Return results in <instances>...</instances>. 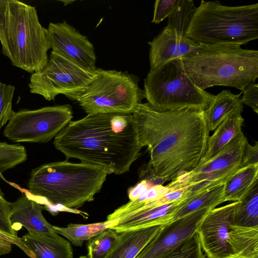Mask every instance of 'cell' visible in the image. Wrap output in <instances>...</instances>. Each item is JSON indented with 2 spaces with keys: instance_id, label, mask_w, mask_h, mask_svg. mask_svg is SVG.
<instances>
[{
  "instance_id": "1",
  "label": "cell",
  "mask_w": 258,
  "mask_h": 258,
  "mask_svg": "<svg viewBox=\"0 0 258 258\" xmlns=\"http://www.w3.org/2000/svg\"><path fill=\"white\" fill-rule=\"evenodd\" d=\"M132 114L140 146L147 147L150 157L140 172L164 183L198 165L205 153L210 133L204 110L159 111L146 102L138 104Z\"/></svg>"
},
{
  "instance_id": "2",
  "label": "cell",
  "mask_w": 258,
  "mask_h": 258,
  "mask_svg": "<svg viewBox=\"0 0 258 258\" xmlns=\"http://www.w3.org/2000/svg\"><path fill=\"white\" fill-rule=\"evenodd\" d=\"M53 144L66 160L78 159L116 175L130 170L142 148L132 113L88 114L71 120L54 138Z\"/></svg>"
},
{
  "instance_id": "3",
  "label": "cell",
  "mask_w": 258,
  "mask_h": 258,
  "mask_svg": "<svg viewBox=\"0 0 258 258\" xmlns=\"http://www.w3.org/2000/svg\"><path fill=\"white\" fill-rule=\"evenodd\" d=\"M108 171L99 166L68 160L50 162L33 169L27 194L52 214L61 206L77 210L94 200Z\"/></svg>"
},
{
  "instance_id": "4",
  "label": "cell",
  "mask_w": 258,
  "mask_h": 258,
  "mask_svg": "<svg viewBox=\"0 0 258 258\" xmlns=\"http://www.w3.org/2000/svg\"><path fill=\"white\" fill-rule=\"evenodd\" d=\"M0 42L12 64L29 73L40 71L47 62V29L39 22L35 7L0 0Z\"/></svg>"
},
{
  "instance_id": "5",
  "label": "cell",
  "mask_w": 258,
  "mask_h": 258,
  "mask_svg": "<svg viewBox=\"0 0 258 258\" xmlns=\"http://www.w3.org/2000/svg\"><path fill=\"white\" fill-rule=\"evenodd\" d=\"M181 57L184 69L199 88L215 86L241 91L258 77V51L231 45H202Z\"/></svg>"
},
{
  "instance_id": "6",
  "label": "cell",
  "mask_w": 258,
  "mask_h": 258,
  "mask_svg": "<svg viewBox=\"0 0 258 258\" xmlns=\"http://www.w3.org/2000/svg\"><path fill=\"white\" fill-rule=\"evenodd\" d=\"M185 36L202 45H245L258 38V4L230 7L202 1Z\"/></svg>"
},
{
  "instance_id": "7",
  "label": "cell",
  "mask_w": 258,
  "mask_h": 258,
  "mask_svg": "<svg viewBox=\"0 0 258 258\" xmlns=\"http://www.w3.org/2000/svg\"><path fill=\"white\" fill-rule=\"evenodd\" d=\"M144 84L147 102L159 111L187 108L205 110L214 96L192 82L184 69L181 57L150 69Z\"/></svg>"
},
{
  "instance_id": "8",
  "label": "cell",
  "mask_w": 258,
  "mask_h": 258,
  "mask_svg": "<svg viewBox=\"0 0 258 258\" xmlns=\"http://www.w3.org/2000/svg\"><path fill=\"white\" fill-rule=\"evenodd\" d=\"M139 79L126 72L98 69L77 101L89 115L132 113L145 98Z\"/></svg>"
},
{
  "instance_id": "9",
  "label": "cell",
  "mask_w": 258,
  "mask_h": 258,
  "mask_svg": "<svg viewBox=\"0 0 258 258\" xmlns=\"http://www.w3.org/2000/svg\"><path fill=\"white\" fill-rule=\"evenodd\" d=\"M73 114L69 104L14 111L3 134L15 143H46L71 121Z\"/></svg>"
},
{
  "instance_id": "10",
  "label": "cell",
  "mask_w": 258,
  "mask_h": 258,
  "mask_svg": "<svg viewBox=\"0 0 258 258\" xmlns=\"http://www.w3.org/2000/svg\"><path fill=\"white\" fill-rule=\"evenodd\" d=\"M95 74L96 71L85 70L51 52L46 65L32 73L29 87L31 93L40 95L48 101L63 94L77 101Z\"/></svg>"
},
{
  "instance_id": "11",
  "label": "cell",
  "mask_w": 258,
  "mask_h": 258,
  "mask_svg": "<svg viewBox=\"0 0 258 258\" xmlns=\"http://www.w3.org/2000/svg\"><path fill=\"white\" fill-rule=\"evenodd\" d=\"M247 142L243 132L241 133L213 158L166 185L172 189L186 188L188 196H191L223 184L241 167L242 152Z\"/></svg>"
},
{
  "instance_id": "12",
  "label": "cell",
  "mask_w": 258,
  "mask_h": 258,
  "mask_svg": "<svg viewBox=\"0 0 258 258\" xmlns=\"http://www.w3.org/2000/svg\"><path fill=\"white\" fill-rule=\"evenodd\" d=\"M185 192L182 189L170 190L161 199L147 203L124 214L110 227L117 232L155 225H166L172 221L176 211L183 204Z\"/></svg>"
},
{
  "instance_id": "13",
  "label": "cell",
  "mask_w": 258,
  "mask_h": 258,
  "mask_svg": "<svg viewBox=\"0 0 258 258\" xmlns=\"http://www.w3.org/2000/svg\"><path fill=\"white\" fill-rule=\"evenodd\" d=\"M47 29L51 52L85 70H97L95 49L86 36L66 21L50 23Z\"/></svg>"
},
{
  "instance_id": "14",
  "label": "cell",
  "mask_w": 258,
  "mask_h": 258,
  "mask_svg": "<svg viewBox=\"0 0 258 258\" xmlns=\"http://www.w3.org/2000/svg\"><path fill=\"white\" fill-rule=\"evenodd\" d=\"M237 203L213 209L199 225L197 232L207 258H222L232 254L228 244V226Z\"/></svg>"
},
{
  "instance_id": "15",
  "label": "cell",
  "mask_w": 258,
  "mask_h": 258,
  "mask_svg": "<svg viewBox=\"0 0 258 258\" xmlns=\"http://www.w3.org/2000/svg\"><path fill=\"white\" fill-rule=\"evenodd\" d=\"M210 211L192 212L164 225L136 258H161L195 233Z\"/></svg>"
},
{
  "instance_id": "16",
  "label": "cell",
  "mask_w": 258,
  "mask_h": 258,
  "mask_svg": "<svg viewBox=\"0 0 258 258\" xmlns=\"http://www.w3.org/2000/svg\"><path fill=\"white\" fill-rule=\"evenodd\" d=\"M148 44L150 46L151 69H155L172 59L194 53L202 46L186 36L179 35L165 27Z\"/></svg>"
},
{
  "instance_id": "17",
  "label": "cell",
  "mask_w": 258,
  "mask_h": 258,
  "mask_svg": "<svg viewBox=\"0 0 258 258\" xmlns=\"http://www.w3.org/2000/svg\"><path fill=\"white\" fill-rule=\"evenodd\" d=\"M10 221L16 231L24 227L28 232L57 234L42 214L44 207L31 198L25 189L16 201L10 203Z\"/></svg>"
},
{
  "instance_id": "18",
  "label": "cell",
  "mask_w": 258,
  "mask_h": 258,
  "mask_svg": "<svg viewBox=\"0 0 258 258\" xmlns=\"http://www.w3.org/2000/svg\"><path fill=\"white\" fill-rule=\"evenodd\" d=\"M21 239L34 258H73L71 242L58 234L52 236L28 232Z\"/></svg>"
},
{
  "instance_id": "19",
  "label": "cell",
  "mask_w": 258,
  "mask_h": 258,
  "mask_svg": "<svg viewBox=\"0 0 258 258\" xmlns=\"http://www.w3.org/2000/svg\"><path fill=\"white\" fill-rule=\"evenodd\" d=\"M165 225L119 233V238L105 258H136Z\"/></svg>"
},
{
  "instance_id": "20",
  "label": "cell",
  "mask_w": 258,
  "mask_h": 258,
  "mask_svg": "<svg viewBox=\"0 0 258 258\" xmlns=\"http://www.w3.org/2000/svg\"><path fill=\"white\" fill-rule=\"evenodd\" d=\"M241 114L239 113H233L219 124L213 135L209 137L205 153L198 165L213 158L242 132L244 119Z\"/></svg>"
},
{
  "instance_id": "21",
  "label": "cell",
  "mask_w": 258,
  "mask_h": 258,
  "mask_svg": "<svg viewBox=\"0 0 258 258\" xmlns=\"http://www.w3.org/2000/svg\"><path fill=\"white\" fill-rule=\"evenodd\" d=\"M240 94H234L224 90L214 95L208 107L204 110L206 121L210 132L214 131L228 116L243 111Z\"/></svg>"
},
{
  "instance_id": "22",
  "label": "cell",
  "mask_w": 258,
  "mask_h": 258,
  "mask_svg": "<svg viewBox=\"0 0 258 258\" xmlns=\"http://www.w3.org/2000/svg\"><path fill=\"white\" fill-rule=\"evenodd\" d=\"M228 244L232 254L238 258H258V226L229 224Z\"/></svg>"
},
{
  "instance_id": "23",
  "label": "cell",
  "mask_w": 258,
  "mask_h": 258,
  "mask_svg": "<svg viewBox=\"0 0 258 258\" xmlns=\"http://www.w3.org/2000/svg\"><path fill=\"white\" fill-rule=\"evenodd\" d=\"M258 180V165L240 167L224 183L222 200L226 202L240 201Z\"/></svg>"
},
{
  "instance_id": "24",
  "label": "cell",
  "mask_w": 258,
  "mask_h": 258,
  "mask_svg": "<svg viewBox=\"0 0 258 258\" xmlns=\"http://www.w3.org/2000/svg\"><path fill=\"white\" fill-rule=\"evenodd\" d=\"M223 186L224 183L221 184L187 196L183 204L173 215L172 221L201 210H212L223 203Z\"/></svg>"
},
{
  "instance_id": "25",
  "label": "cell",
  "mask_w": 258,
  "mask_h": 258,
  "mask_svg": "<svg viewBox=\"0 0 258 258\" xmlns=\"http://www.w3.org/2000/svg\"><path fill=\"white\" fill-rule=\"evenodd\" d=\"M230 224L258 226V180L239 201L231 215Z\"/></svg>"
},
{
  "instance_id": "26",
  "label": "cell",
  "mask_w": 258,
  "mask_h": 258,
  "mask_svg": "<svg viewBox=\"0 0 258 258\" xmlns=\"http://www.w3.org/2000/svg\"><path fill=\"white\" fill-rule=\"evenodd\" d=\"M117 220L88 224H70L66 227L53 226L54 230L61 234L74 246L81 247L84 242L114 225Z\"/></svg>"
},
{
  "instance_id": "27",
  "label": "cell",
  "mask_w": 258,
  "mask_h": 258,
  "mask_svg": "<svg viewBox=\"0 0 258 258\" xmlns=\"http://www.w3.org/2000/svg\"><path fill=\"white\" fill-rule=\"evenodd\" d=\"M197 9L192 0H176L165 28L179 35L185 36Z\"/></svg>"
},
{
  "instance_id": "28",
  "label": "cell",
  "mask_w": 258,
  "mask_h": 258,
  "mask_svg": "<svg viewBox=\"0 0 258 258\" xmlns=\"http://www.w3.org/2000/svg\"><path fill=\"white\" fill-rule=\"evenodd\" d=\"M170 190V188L167 185L164 186L160 184L151 185L144 190L136 200L130 201L129 202L118 208L113 213L108 215L107 220H116L147 203L159 200Z\"/></svg>"
},
{
  "instance_id": "29",
  "label": "cell",
  "mask_w": 258,
  "mask_h": 258,
  "mask_svg": "<svg viewBox=\"0 0 258 258\" xmlns=\"http://www.w3.org/2000/svg\"><path fill=\"white\" fill-rule=\"evenodd\" d=\"M119 233L108 228L87 240L88 258H105L117 241Z\"/></svg>"
},
{
  "instance_id": "30",
  "label": "cell",
  "mask_w": 258,
  "mask_h": 258,
  "mask_svg": "<svg viewBox=\"0 0 258 258\" xmlns=\"http://www.w3.org/2000/svg\"><path fill=\"white\" fill-rule=\"evenodd\" d=\"M27 159V151L23 146L0 142L1 176L5 171L25 162Z\"/></svg>"
},
{
  "instance_id": "31",
  "label": "cell",
  "mask_w": 258,
  "mask_h": 258,
  "mask_svg": "<svg viewBox=\"0 0 258 258\" xmlns=\"http://www.w3.org/2000/svg\"><path fill=\"white\" fill-rule=\"evenodd\" d=\"M161 258H206L197 231Z\"/></svg>"
},
{
  "instance_id": "32",
  "label": "cell",
  "mask_w": 258,
  "mask_h": 258,
  "mask_svg": "<svg viewBox=\"0 0 258 258\" xmlns=\"http://www.w3.org/2000/svg\"><path fill=\"white\" fill-rule=\"evenodd\" d=\"M15 88L0 81V131L11 118L14 111L12 101Z\"/></svg>"
},
{
  "instance_id": "33",
  "label": "cell",
  "mask_w": 258,
  "mask_h": 258,
  "mask_svg": "<svg viewBox=\"0 0 258 258\" xmlns=\"http://www.w3.org/2000/svg\"><path fill=\"white\" fill-rule=\"evenodd\" d=\"M10 203L0 189V231L14 237H18L17 231L14 229L10 221Z\"/></svg>"
},
{
  "instance_id": "34",
  "label": "cell",
  "mask_w": 258,
  "mask_h": 258,
  "mask_svg": "<svg viewBox=\"0 0 258 258\" xmlns=\"http://www.w3.org/2000/svg\"><path fill=\"white\" fill-rule=\"evenodd\" d=\"M176 0H156L152 23L159 24L168 18L172 12Z\"/></svg>"
},
{
  "instance_id": "35",
  "label": "cell",
  "mask_w": 258,
  "mask_h": 258,
  "mask_svg": "<svg viewBox=\"0 0 258 258\" xmlns=\"http://www.w3.org/2000/svg\"><path fill=\"white\" fill-rule=\"evenodd\" d=\"M243 95L240 98L242 104L250 107L253 111L258 113V85L253 82L247 85L241 93Z\"/></svg>"
},
{
  "instance_id": "36",
  "label": "cell",
  "mask_w": 258,
  "mask_h": 258,
  "mask_svg": "<svg viewBox=\"0 0 258 258\" xmlns=\"http://www.w3.org/2000/svg\"><path fill=\"white\" fill-rule=\"evenodd\" d=\"M250 165H258L257 141L253 146L250 145L247 142L243 149L241 160V167Z\"/></svg>"
},
{
  "instance_id": "37",
  "label": "cell",
  "mask_w": 258,
  "mask_h": 258,
  "mask_svg": "<svg viewBox=\"0 0 258 258\" xmlns=\"http://www.w3.org/2000/svg\"><path fill=\"white\" fill-rule=\"evenodd\" d=\"M0 241L14 244L22 250L30 258H33L34 255L31 251L24 243L21 238L14 237L0 231Z\"/></svg>"
},
{
  "instance_id": "38",
  "label": "cell",
  "mask_w": 258,
  "mask_h": 258,
  "mask_svg": "<svg viewBox=\"0 0 258 258\" xmlns=\"http://www.w3.org/2000/svg\"><path fill=\"white\" fill-rule=\"evenodd\" d=\"M12 244L0 241V255L10 253L12 250Z\"/></svg>"
},
{
  "instance_id": "39",
  "label": "cell",
  "mask_w": 258,
  "mask_h": 258,
  "mask_svg": "<svg viewBox=\"0 0 258 258\" xmlns=\"http://www.w3.org/2000/svg\"><path fill=\"white\" fill-rule=\"evenodd\" d=\"M61 2H62L64 3V6H66V5L71 4L72 3L74 2V1H62Z\"/></svg>"
},
{
  "instance_id": "40",
  "label": "cell",
  "mask_w": 258,
  "mask_h": 258,
  "mask_svg": "<svg viewBox=\"0 0 258 258\" xmlns=\"http://www.w3.org/2000/svg\"><path fill=\"white\" fill-rule=\"evenodd\" d=\"M222 258H238L237 257L235 256L233 254L229 255L225 257H223Z\"/></svg>"
},
{
  "instance_id": "41",
  "label": "cell",
  "mask_w": 258,
  "mask_h": 258,
  "mask_svg": "<svg viewBox=\"0 0 258 258\" xmlns=\"http://www.w3.org/2000/svg\"><path fill=\"white\" fill-rule=\"evenodd\" d=\"M78 258H88V257L87 256H85V255H82V256H80Z\"/></svg>"
}]
</instances>
